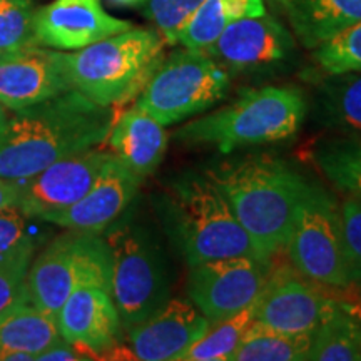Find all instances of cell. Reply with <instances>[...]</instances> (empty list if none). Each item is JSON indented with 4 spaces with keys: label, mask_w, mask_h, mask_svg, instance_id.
<instances>
[{
    "label": "cell",
    "mask_w": 361,
    "mask_h": 361,
    "mask_svg": "<svg viewBox=\"0 0 361 361\" xmlns=\"http://www.w3.org/2000/svg\"><path fill=\"white\" fill-rule=\"evenodd\" d=\"M314 61L323 74L361 72V22L314 49Z\"/></svg>",
    "instance_id": "obj_29"
},
{
    "label": "cell",
    "mask_w": 361,
    "mask_h": 361,
    "mask_svg": "<svg viewBox=\"0 0 361 361\" xmlns=\"http://www.w3.org/2000/svg\"><path fill=\"white\" fill-rule=\"evenodd\" d=\"M61 338L56 316L25 303L0 319V361H34Z\"/></svg>",
    "instance_id": "obj_22"
},
{
    "label": "cell",
    "mask_w": 361,
    "mask_h": 361,
    "mask_svg": "<svg viewBox=\"0 0 361 361\" xmlns=\"http://www.w3.org/2000/svg\"><path fill=\"white\" fill-rule=\"evenodd\" d=\"M71 89L66 52L32 45L0 56V104L8 111L25 109Z\"/></svg>",
    "instance_id": "obj_15"
},
{
    "label": "cell",
    "mask_w": 361,
    "mask_h": 361,
    "mask_svg": "<svg viewBox=\"0 0 361 361\" xmlns=\"http://www.w3.org/2000/svg\"><path fill=\"white\" fill-rule=\"evenodd\" d=\"M264 4H269V6H273L274 8H281L283 11L284 0H264Z\"/></svg>",
    "instance_id": "obj_39"
},
{
    "label": "cell",
    "mask_w": 361,
    "mask_h": 361,
    "mask_svg": "<svg viewBox=\"0 0 361 361\" xmlns=\"http://www.w3.org/2000/svg\"><path fill=\"white\" fill-rule=\"evenodd\" d=\"M284 250L301 274L328 290L358 279L346 256L340 202L319 183L306 184Z\"/></svg>",
    "instance_id": "obj_7"
},
{
    "label": "cell",
    "mask_w": 361,
    "mask_h": 361,
    "mask_svg": "<svg viewBox=\"0 0 361 361\" xmlns=\"http://www.w3.org/2000/svg\"><path fill=\"white\" fill-rule=\"evenodd\" d=\"M64 340L89 350L96 358L114 353L123 322L111 291L96 284H82L71 293L56 316Z\"/></svg>",
    "instance_id": "obj_17"
},
{
    "label": "cell",
    "mask_w": 361,
    "mask_h": 361,
    "mask_svg": "<svg viewBox=\"0 0 361 361\" xmlns=\"http://www.w3.org/2000/svg\"><path fill=\"white\" fill-rule=\"evenodd\" d=\"M308 99L295 85H268L241 92L228 106L186 123L174 133L189 146H211L223 154L286 141L303 126Z\"/></svg>",
    "instance_id": "obj_4"
},
{
    "label": "cell",
    "mask_w": 361,
    "mask_h": 361,
    "mask_svg": "<svg viewBox=\"0 0 361 361\" xmlns=\"http://www.w3.org/2000/svg\"><path fill=\"white\" fill-rule=\"evenodd\" d=\"M96 284L111 291V251L96 233L66 229L54 238L27 271L29 303L57 316L75 288Z\"/></svg>",
    "instance_id": "obj_9"
},
{
    "label": "cell",
    "mask_w": 361,
    "mask_h": 361,
    "mask_svg": "<svg viewBox=\"0 0 361 361\" xmlns=\"http://www.w3.org/2000/svg\"><path fill=\"white\" fill-rule=\"evenodd\" d=\"M116 4H121V6H135V4H141L144 0H114Z\"/></svg>",
    "instance_id": "obj_38"
},
{
    "label": "cell",
    "mask_w": 361,
    "mask_h": 361,
    "mask_svg": "<svg viewBox=\"0 0 361 361\" xmlns=\"http://www.w3.org/2000/svg\"><path fill=\"white\" fill-rule=\"evenodd\" d=\"M130 27L104 11L101 0H54L34 13L35 42L56 51H79Z\"/></svg>",
    "instance_id": "obj_16"
},
{
    "label": "cell",
    "mask_w": 361,
    "mask_h": 361,
    "mask_svg": "<svg viewBox=\"0 0 361 361\" xmlns=\"http://www.w3.org/2000/svg\"><path fill=\"white\" fill-rule=\"evenodd\" d=\"M306 360L361 361V323L336 308L311 335Z\"/></svg>",
    "instance_id": "obj_26"
},
{
    "label": "cell",
    "mask_w": 361,
    "mask_h": 361,
    "mask_svg": "<svg viewBox=\"0 0 361 361\" xmlns=\"http://www.w3.org/2000/svg\"><path fill=\"white\" fill-rule=\"evenodd\" d=\"M311 336L284 333L252 319L231 361H305Z\"/></svg>",
    "instance_id": "obj_24"
},
{
    "label": "cell",
    "mask_w": 361,
    "mask_h": 361,
    "mask_svg": "<svg viewBox=\"0 0 361 361\" xmlns=\"http://www.w3.org/2000/svg\"><path fill=\"white\" fill-rule=\"evenodd\" d=\"M27 271H29V266L0 264V319L6 318L19 306L29 303Z\"/></svg>",
    "instance_id": "obj_33"
},
{
    "label": "cell",
    "mask_w": 361,
    "mask_h": 361,
    "mask_svg": "<svg viewBox=\"0 0 361 361\" xmlns=\"http://www.w3.org/2000/svg\"><path fill=\"white\" fill-rule=\"evenodd\" d=\"M107 141L114 156L139 178H146L164 159L169 135L164 126L134 104L121 116H116Z\"/></svg>",
    "instance_id": "obj_19"
},
{
    "label": "cell",
    "mask_w": 361,
    "mask_h": 361,
    "mask_svg": "<svg viewBox=\"0 0 361 361\" xmlns=\"http://www.w3.org/2000/svg\"><path fill=\"white\" fill-rule=\"evenodd\" d=\"M204 176L223 194L263 258L273 259L286 247L308 179L288 162L268 156L219 162Z\"/></svg>",
    "instance_id": "obj_2"
},
{
    "label": "cell",
    "mask_w": 361,
    "mask_h": 361,
    "mask_svg": "<svg viewBox=\"0 0 361 361\" xmlns=\"http://www.w3.org/2000/svg\"><path fill=\"white\" fill-rule=\"evenodd\" d=\"M313 159L333 186L361 200V139H324L314 147Z\"/></svg>",
    "instance_id": "obj_25"
},
{
    "label": "cell",
    "mask_w": 361,
    "mask_h": 361,
    "mask_svg": "<svg viewBox=\"0 0 361 361\" xmlns=\"http://www.w3.org/2000/svg\"><path fill=\"white\" fill-rule=\"evenodd\" d=\"M228 90L229 74L223 67L204 51L183 47L162 59L135 106L168 128L211 109Z\"/></svg>",
    "instance_id": "obj_8"
},
{
    "label": "cell",
    "mask_w": 361,
    "mask_h": 361,
    "mask_svg": "<svg viewBox=\"0 0 361 361\" xmlns=\"http://www.w3.org/2000/svg\"><path fill=\"white\" fill-rule=\"evenodd\" d=\"M271 269L273 261L256 256L213 259L189 266L188 296L209 323L223 322L258 300Z\"/></svg>",
    "instance_id": "obj_10"
},
{
    "label": "cell",
    "mask_w": 361,
    "mask_h": 361,
    "mask_svg": "<svg viewBox=\"0 0 361 361\" xmlns=\"http://www.w3.org/2000/svg\"><path fill=\"white\" fill-rule=\"evenodd\" d=\"M290 30L263 13L229 24L206 54L228 74H259L284 67L295 56Z\"/></svg>",
    "instance_id": "obj_12"
},
{
    "label": "cell",
    "mask_w": 361,
    "mask_h": 361,
    "mask_svg": "<svg viewBox=\"0 0 361 361\" xmlns=\"http://www.w3.org/2000/svg\"><path fill=\"white\" fill-rule=\"evenodd\" d=\"M156 209L169 241L188 266L238 256L263 258L206 176L174 179L159 196Z\"/></svg>",
    "instance_id": "obj_3"
},
{
    "label": "cell",
    "mask_w": 361,
    "mask_h": 361,
    "mask_svg": "<svg viewBox=\"0 0 361 361\" xmlns=\"http://www.w3.org/2000/svg\"><path fill=\"white\" fill-rule=\"evenodd\" d=\"M336 308L328 288L288 263L271 269L255 301V319L279 331L311 336Z\"/></svg>",
    "instance_id": "obj_11"
},
{
    "label": "cell",
    "mask_w": 361,
    "mask_h": 361,
    "mask_svg": "<svg viewBox=\"0 0 361 361\" xmlns=\"http://www.w3.org/2000/svg\"><path fill=\"white\" fill-rule=\"evenodd\" d=\"M34 239L27 228V218L19 207L0 211V264L30 266Z\"/></svg>",
    "instance_id": "obj_30"
},
{
    "label": "cell",
    "mask_w": 361,
    "mask_h": 361,
    "mask_svg": "<svg viewBox=\"0 0 361 361\" xmlns=\"http://www.w3.org/2000/svg\"><path fill=\"white\" fill-rule=\"evenodd\" d=\"M142 178L130 171L119 157L111 154L87 192L66 209L44 216L64 229L102 234L116 223L137 196Z\"/></svg>",
    "instance_id": "obj_14"
},
{
    "label": "cell",
    "mask_w": 361,
    "mask_h": 361,
    "mask_svg": "<svg viewBox=\"0 0 361 361\" xmlns=\"http://www.w3.org/2000/svg\"><path fill=\"white\" fill-rule=\"evenodd\" d=\"M283 12L300 42L314 51L361 22V0H284Z\"/></svg>",
    "instance_id": "obj_20"
},
{
    "label": "cell",
    "mask_w": 361,
    "mask_h": 361,
    "mask_svg": "<svg viewBox=\"0 0 361 361\" xmlns=\"http://www.w3.org/2000/svg\"><path fill=\"white\" fill-rule=\"evenodd\" d=\"M111 152L92 147L54 162L20 184L17 207L27 219H42L75 204L89 191Z\"/></svg>",
    "instance_id": "obj_13"
},
{
    "label": "cell",
    "mask_w": 361,
    "mask_h": 361,
    "mask_svg": "<svg viewBox=\"0 0 361 361\" xmlns=\"http://www.w3.org/2000/svg\"><path fill=\"white\" fill-rule=\"evenodd\" d=\"M114 107L71 89L8 117L0 142V178L24 183L40 171L107 141Z\"/></svg>",
    "instance_id": "obj_1"
},
{
    "label": "cell",
    "mask_w": 361,
    "mask_h": 361,
    "mask_svg": "<svg viewBox=\"0 0 361 361\" xmlns=\"http://www.w3.org/2000/svg\"><path fill=\"white\" fill-rule=\"evenodd\" d=\"M39 361H84V360H96V356L82 346L75 345L61 338V340L49 346L37 356Z\"/></svg>",
    "instance_id": "obj_35"
},
{
    "label": "cell",
    "mask_w": 361,
    "mask_h": 361,
    "mask_svg": "<svg viewBox=\"0 0 361 361\" xmlns=\"http://www.w3.org/2000/svg\"><path fill=\"white\" fill-rule=\"evenodd\" d=\"M209 326L191 300L169 298L154 314L128 329L130 353L142 361H178Z\"/></svg>",
    "instance_id": "obj_18"
},
{
    "label": "cell",
    "mask_w": 361,
    "mask_h": 361,
    "mask_svg": "<svg viewBox=\"0 0 361 361\" xmlns=\"http://www.w3.org/2000/svg\"><path fill=\"white\" fill-rule=\"evenodd\" d=\"M34 0H0V56L37 45Z\"/></svg>",
    "instance_id": "obj_28"
},
{
    "label": "cell",
    "mask_w": 361,
    "mask_h": 361,
    "mask_svg": "<svg viewBox=\"0 0 361 361\" xmlns=\"http://www.w3.org/2000/svg\"><path fill=\"white\" fill-rule=\"evenodd\" d=\"M202 0H146L144 13L156 27L164 44L176 45L179 30Z\"/></svg>",
    "instance_id": "obj_31"
},
{
    "label": "cell",
    "mask_w": 361,
    "mask_h": 361,
    "mask_svg": "<svg viewBox=\"0 0 361 361\" xmlns=\"http://www.w3.org/2000/svg\"><path fill=\"white\" fill-rule=\"evenodd\" d=\"M340 213L346 256L356 276L361 279V200L346 194L340 202Z\"/></svg>",
    "instance_id": "obj_32"
},
{
    "label": "cell",
    "mask_w": 361,
    "mask_h": 361,
    "mask_svg": "<svg viewBox=\"0 0 361 361\" xmlns=\"http://www.w3.org/2000/svg\"><path fill=\"white\" fill-rule=\"evenodd\" d=\"M19 183L6 178H0V211L17 207V204H19Z\"/></svg>",
    "instance_id": "obj_36"
},
{
    "label": "cell",
    "mask_w": 361,
    "mask_h": 361,
    "mask_svg": "<svg viewBox=\"0 0 361 361\" xmlns=\"http://www.w3.org/2000/svg\"><path fill=\"white\" fill-rule=\"evenodd\" d=\"M329 293L343 313L361 323V279L351 281L346 286L329 290Z\"/></svg>",
    "instance_id": "obj_34"
},
{
    "label": "cell",
    "mask_w": 361,
    "mask_h": 361,
    "mask_svg": "<svg viewBox=\"0 0 361 361\" xmlns=\"http://www.w3.org/2000/svg\"><path fill=\"white\" fill-rule=\"evenodd\" d=\"M7 123H8L7 109H6V106H4V104H0V142H2L4 134H6Z\"/></svg>",
    "instance_id": "obj_37"
},
{
    "label": "cell",
    "mask_w": 361,
    "mask_h": 361,
    "mask_svg": "<svg viewBox=\"0 0 361 361\" xmlns=\"http://www.w3.org/2000/svg\"><path fill=\"white\" fill-rule=\"evenodd\" d=\"M263 13H266L264 0H202L179 30L176 44L206 51L229 24Z\"/></svg>",
    "instance_id": "obj_23"
},
{
    "label": "cell",
    "mask_w": 361,
    "mask_h": 361,
    "mask_svg": "<svg viewBox=\"0 0 361 361\" xmlns=\"http://www.w3.org/2000/svg\"><path fill=\"white\" fill-rule=\"evenodd\" d=\"M252 319L255 303L231 318L211 323V326L179 355L178 361H231L233 353Z\"/></svg>",
    "instance_id": "obj_27"
},
{
    "label": "cell",
    "mask_w": 361,
    "mask_h": 361,
    "mask_svg": "<svg viewBox=\"0 0 361 361\" xmlns=\"http://www.w3.org/2000/svg\"><path fill=\"white\" fill-rule=\"evenodd\" d=\"M156 30L130 27L124 32L66 54L72 89L117 111L141 94L164 54Z\"/></svg>",
    "instance_id": "obj_5"
},
{
    "label": "cell",
    "mask_w": 361,
    "mask_h": 361,
    "mask_svg": "<svg viewBox=\"0 0 361 361\" xmlns=\"http://www.w3.org/2000/svg\"><path fill=\"white\" fill-rule=\"evenodd\" d=\"M314 117L336 135L361 139V72L324 74L316 82Z\"/></svg>",
    "instance_id": "obj_21"
},
{
    "label": "cell",
    "mask_w": 361,
    "mask_h": 361,
    "mask_svg": "<svg viewBox=\"0 0 361 361\" xmlns=\"http://www.w3.org/2000/svg\"><path fill=\"white\" fill-rule=\"evenodd\" d=\"M111 251V296L124 329L152 316L171 298V276L161 243L147 226L117 219L104 231Z\"/></svg>",
    "instance_id": "obj_6"
}]
</instances>
